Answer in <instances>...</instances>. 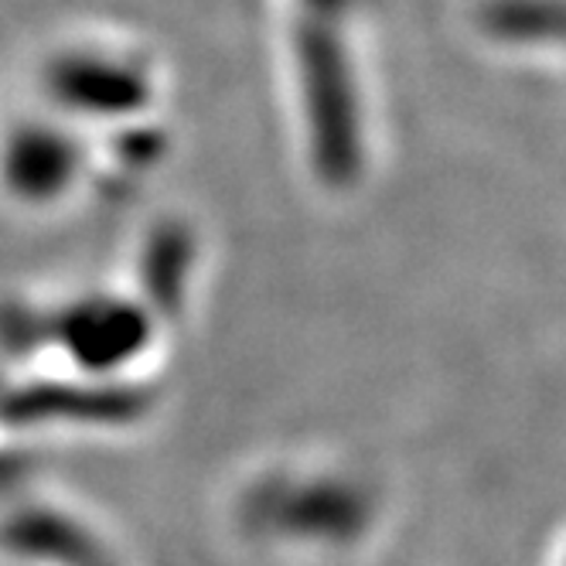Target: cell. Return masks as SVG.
Here are the masks:
<instances>
[{
	"instance_id": "cell-1",
	"label": "cell",
	"mask_w": 566,
	"mask_h": 566,
	"mask_svg": "<svg viewBox=\"0 0 566 566\" xmlns=\"http://www.w3.org/2000/svg\"><path fill=\"white\" fill-rule=\"evenodd\" d=\"M489 24L505 42L566 49V0H502Z\"/></svg>"
},
{
	"instance_id": "cell-2",
	"label": "cell",
	"mask_w": 566,
	"mask_h": 566,
	"mask_svg": "<svg viewBox=\"0 0 566 566\" xmlns=\"http://www.w3.org/2000/svg\"><path fill=\"white\" fill-rule=\"evenodd\" d=\"M563 566H566V563H563Z\"/></svg>"
}]
</instances>
